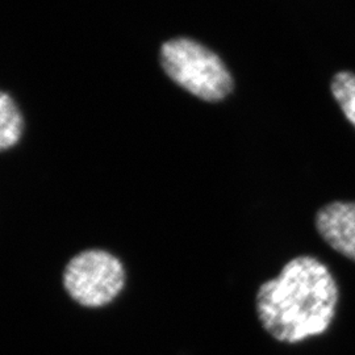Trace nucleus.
Wrapping results in <instances>:
<instances>
[{"mask_svg": "<svg viewBox=\"0 0 355 355\" xmlns=\"http://www.w3.org/2000/svg\"><path fill=\"white\" fill-rule=\"evenodd\" d=\"M338 287L329 268L318 258H293L275 279L257 292V315L279 343H297L322 334L336 315Z\"/></svg>", "mask_w": 355, "mask_h": 355, "instance_id": "1", "label": "nucleus"}, {"mask_svg": "<svg viewBox=\"0 0 355 355\" xmlns=\"http://www.w3.org/2000/svg\"><path fill=\"white\" fill-rule=\"evenodd\" d=\"M316 228L330 248L355 262V203L334 202L322 207Z\"/></svg>", "mask_w": 355, "mask_h": 355, "instance_id": "4", "label": "nucleus"}, {"mask_svg": "<svg viewBox=\"0 0 355 355\" xmlns=\"http://www.w3.org/2000/svg\"><path fill=\"white\" fill-rule=\"evenodd\" d=\"M161 62L167 76L199 99L220 102L233 89L232 76L218 55L190 38L165 42Z\"/></svg>", "mask_w": 355, "mask_h": 355, "instance_id": "2", "label": "nucleus"}, {"mask_svg": "<svg viewBox=\"0 0 355 355\" xmlns=\"http://www.w3.org/2000/svg\"><path fill=\"white\" fill-rule=\"evenodd\" d=\"M330 89L343 114L355 127V74L349 71L336 74Z\"/></svg>", "mask_w": 355, "mask_h": 355, "instance_id": "6", "label": "nucleus"}, {"mask_svg": "<svg viewBox=\"0 0 355 355\" xmlns=\"http://www.w3.org/2000/svg\"><path fill=\"white\" fill-rule=\"evenodd\" d=\"M23 117L12 98L0 92V150L12 148L21 137Z\"/></svg>", "mask_w": 355, "mask_h": 355, "instance_id": "5", "label": "nucleus"}, {"mask_svg": "<svg viewBox=\"0 0 355 355\" xmlns=\"http://www.w3.org/2000/svg\"><path fill=\"white\" fill-rule=\"evenodd\" d=\"M125 284V271L112 254L86 250L76 255L66 266L64 286L78 304L99 308L110 304Z\"/></svg>", "mask_w": 355, "mask_h": 355, "instance_id": "3", "label": "nucleus"}]
</instances>
